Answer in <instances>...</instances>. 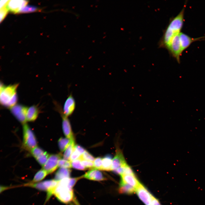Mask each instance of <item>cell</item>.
I'll return each mask as SVG.
<instances>
[{"label": "cell", "instance_id": "32", "mask_svg": "<svg viewBox=\"0 0 205 205\" xmlns=\"http://www.w3.org/2000/svg\"><path fill=\"white\" fill-rule=\"evenodd\" d=\"M81 160L82 164L86 169H91L94 167L93 163L92 161L84 160Z\"/></svg>", "mask_w": 205, "mask_h": 205}, {"label": "cell", "instance_id": "36", "mask_svg": "<svg viewBox=\"0 0 205 205\" xmlns=\"http://www.w3.org/2000/svg\"><path fill=\"white\" fill-rule=\"evenodd\" d=\"M9 0H1L0 9L7 6Z\"/></svg>", "mask_w": 205, "mask_h": 205}, {"label": "cell", "instance_id": "6", "mask_svg": "<svg viewBox=\"0 0 205 205\" xmlns=\"http://www.w3.org/2000/svg\"><path fill=\"white\" fill-rule=\"evenodd\" d=\"M28 107L20 104H16L10 108L11 112L21 123L26 124Z\"/></svg>", "mask_w": 205, "mask_h": 205}, {"label": "cell", "instance_id": "24", "mask_svg": "<svg viewBox=\"0 0 205 205\" xmlns=\"http://www.w3.org/2000/svg\"><path fill=\"white\" fill-rule=\"evenodd\" d=\"M49 154L46 151L36 159L37 161L42 166H43L49 157Z\"/></svg>", "mask_w": 205, "mask_h": 205}, {"label": "cell", "instance_id": "20", "mask_svg": "<svg viewBox=\"0 0 205 205\" xmlns=\"http://www.w3.org/2000/svg\"><path fill=\"white\" fill-rule=\"evenodd\" d=\"M75 145L74 139L71 140L69 146L65 150L63 155V159L69 160L70 156L73 151Z\"/></svg>", "mask_w": 205, "mask_h": 205}, {"label": "cell", "instance_id": "26", "mask_svg": "<svg viewBox=\"0 0 205 205\" xmlns=\"http://www.w3.org/2000/svg\"><path fill=\"white\" fill-rule=\"evenodd\" d=\"M58 166L61 168L69 169L72 167L71 162L69 160L60 159L58 161Z\"/></svg>", "mask_w": 205, "mask_h": 205}, {"label": "cell", "instance_id": "8", "mask_svg": "<svg viewBox=\"0 0 205 205\" xmlns=\"http://www.w3.org/2000/svg\"><path fill=\"white\" fill-rule=\"evenodd\" d=\"M136 192L139 198L145 205H151L153 195L143 185L140 183L136 188Z\"/></svg>", "mask_w": 205, "mask_h": 205}, {"label": "cell", "instance_id": "33", "mask_svg": "<svg viewBox=\"0 0 205 205\" xmlns=\"http://www.w3.org/2000/svg\"><path fill=\"white\" fill-rule=\"evenodd\" d=\"M81 178H82V177L75 178H69L68 184L69 188L70 189H72L73 187L74 186L78 180Z\"/></svg>", "mask_w": 205, "mask_h": 205}, {"label": "cell", "instance_id": "16", "mask_svg": "<svg viewBox=\"0 0 205 205\" xmlns=\"http://www.w3.org/2000/svg\"><path fill=\"white\" fill-rule=\"evenodd\" d=\"M39 114V109L36 106L33 105L28 108L26 114L27 121H33L37 118Z\"/></svg>", "mask_w": 205, "mask_h": 205}, {"label": "cell", "instance_id": "19", "mask_svg": "<svg viewBox=\"0 0 205 205\" xmlns=\"http://www.w3.org/2000/svg\"><path fill=\"white\" fill-rule=\"evenodd\" d=\"M112 159L110 155H107L102 158V170L112 171Z\"/></svg>", "mask_w": 205, "mask_h": 205}, {"label": "cell", "instance_id": "7", "mask_svg": "<svg viewBox=\"0 0 205 205\" xmlns=\"http://www.w3.org/2000/svg\"><path fill=\"white\" fill-rule=\"evenodd\" d=\"M61 157L62 155L60 153L50 155L43 166V169L45 170L48 174L53 173L58 167V161L61 159Z\"/></svg>", "mask_w": 205, "mask_h": 205}, {"label": "cell", "instance_id": "34", "mask_svg": "<svg viewBox=\"0 0 205 205\" xmlns=\"http://www.w3.org/2000/svg\"><path fill=\"white\" fill-rule=\"evenodd\" d=\"M74 148L81 155H82L86 151L83 147L79 145H75Z\"/></svg>", "mask_w": 205, "mask_h": 205}, {"label": "cell", "instance_id": "9", "mask_svg": "<svg viewBox=\"0 0 205 205\" xmlns=\"http://www.w3.org/2000/svg\"><path fill=\"white\" fill-rule=\"evenodd\" d=\"M112 171H114L118 169L123 167L128 164L122 151L119 148L116 149L115 155L112 159Z\"/></svg>", "mask_w": 205, "mask_h": 205}, {"label": "cell", "instance_id": "1", "mask_svg": "<svg viewBox=\"0 0 205 205\" xmlns=\"http://www.w3.org/2000/svg\"><path fill=\"white\" fill-rule=\"evenodd\" d=\"M186 5L175 17L171 18L160 38L158 46L160 48L167 49L173 37L181 32L184 21V15Z\"/></svg>", "mask_w": 205, "mask_h": 205}, {"label": "cell", "instance_id": "31", "mask_svg": "<svg viewBox=\"0 0 205 205\" xmlns=\"http://www.w3.org/2000/svg\"><path fill=\"white\" fill-rule=\"evenodd\" d=\"M9 10L7 6L0 9V22L4 19L7 15Z\"/></svg>", "mask_w": 205, "mask_h": 205}, {"label": "cell", "instance_id": "17", "mask_svg": "<svg viewBox=\"0 0 205 205\" xmlns=\"http://www.w3.org/2000/svg\"><path fill=\"white\" fill-rule=\"evenodd\" d=\"M71 170L69 169L60 168L55 174V179L59 181L63 179L69 178Z\"/></svg>", "mask_w": 205, "mask_h": 205}, {"label": "cell", "instance_id": "11", "mask_svg": "<svg viewBox=\"0 0 205 205\" xmlns=\"http://www.w3.org/2000/svg\"><path fill=\"white\" fill-rule=\"evenodd\" d=\"M59 111L60 112L62 118V126L63 133L66 138L72 140L74 139L72 130L70 122L67 117L65 116L61 109L60 107L58 105L57 106Z\"/></svg>", "mask_w": 205, "mask_h": 205}, {"label": "cell", "instance_id": "4", "mask_svg": "<svg viewBox=\"0 0 205 205\" xmlns=\"http://www.w3.org/2000/svg\"><path fill=\"white\" fill-rule=\"evenodd\" d=\"M23 145L28 150H31L36 147L37 143L34 135L26 123L23 124Z\"/></svg>", "mask_w": 205, "mask_h": 205}, {"label": "cell", "instance_id": "21", "mask_svg": "<svg viewBox=\"0 0 205 205\" xmlns=\"http://www.w3.org/2000/svg\"><path fill=\"white\" fill-rule=\"evenodd\" d=\"M48 174L47 172L44 169L39 171L35 175L31 183L38 182L43 180Z\"/></svg>", "mask_w": 205, "mask_h": 205}, {"label": "cell", "instance_id": "30", "mask_svg": "<svg viewBox=\"0 0 205 205\" xmlns=\"http://www.w3.org/2000/svg\"><path fill=\"white\" fill-rule=\"evenodd\" d=\"M81 155L74 148L70 157L69 161L71 162L79 159Z\"/></svg>", "mask_w": 205, "mask_h": 205}, {"label": "cell", "instance_id": "29", "mask_svg": "<svg viewBox=\"0 0 205 205\" xmlns=\"http://www.w3.org/2000/svg\"><path fill=\"white\" fill-rule=\"evenodd\" d=\"M94 169L102 170V158L101 157H97L95 159L94 162Z\"/></svg>", "mask_w": 205, "mask_h": 205}, {"label": "cell", "instance_id": "10", "mask_svg": "<svg viewBox=\"0 0 205 205\" xmlns=\"http://www.w3.org/2000/svg\"><path fill=\"white\" fill-rule=\"evenodd\" d=\"M180 38L182 52L187 48L193 42L205 40V36L193 38L181 32L179 34Z\"/></svg>", "mask_w": 205, "mask_h": 205}, {"label": "cell", "instance_id": "13", "mask_svg": "<svg viewBox=\"0 0 205 205\" xmlns=\"http://www.w3.org/2000/svg\"><path fill=\"white\" fill-rule=\"evenodd\" d=\"M28 1L26 0H9L7 7L9 11L15 13H19L21 9L26 5Z\"/></svg>", "mask_w": 205, "mask_h": 205}, {"label": "cell", "instance_id": "35", "mask_svg": "<svg viewBox=\"0 0 205 205\" xmlns=\"http://www.w3.org/2000/svg\"><path fill=\"white\" fill-rule=\"evenodd\" d=\"M151 205H161L159 200L155 197L153 196H152Z\"/></svg>", "mask_w": 205, "mask_h": 205}, {"label": "cell", "instance_id": "25", "mask_svg": "<svg viewBox=\"0 0 205 205\" xmlns=\"http://www.w3.org/2000/svg\"><path fill=\"white\" fill-rule=\"evenodd\" d=\"M38 10V8L36 7L31 5H26L22 8L19 13H28L35 12Z\"/></svg>", "mask_w": 205, "mask_h": 205}, {"label": "cell", "instance_id": "23", "mask_svg": "<svg viewBox=\"0 0 205 205\" xmlns=\"http://www.w3.org/2000/svg\"><path fill=\"white\" fill-rule=\"evenodd\" d=\"M71 162V167L74 169L80 170H85L86 169L82 164L79 159Z\"/></svg>", "mask_w": 205, "mask_h": 205}, {"label": "cell", "instance_id": "27", "mask_svg": "<svg viewBox=\"0 0 205 205\" xmlns=\"http://www.w3.org/2000/svg\"><path fill=\"white\" fill-rule=\"evenodd\" d=\"M81 160H84L91 161H94L95 159L94 157L89 152L86 151L79 158Z\"/></svg>", "mask_w": 205, "mask_h": 205}, {"label": "cell", "instance_id": "18", "mask_svg": "<svg viewBox=\"0 0 205 205\" xmlns=\"http://www.w3.org/2000/svg\"><path fill=\"white\" fill-rule=\"evenodd\" d=\"M136 189L133 187L120 181L119 192L121 194H131L136 192Z\"/></svg>", "mask_w": 205, "mask_h": 205}, {"label": "cell", "instance_id": "2", "mask_svg": "<svg viewBox=\"0 0 205 205\" xmlns=\"http://www.w3.org/2000/svg\"><path fill=\"white\" fill-rule=\"evenodd\" d=\"M18 85L15 84L5 86L1 84L0 101L2 106L10 108L16 104L18 100L17 90Z\"/></svg>", "mask_w": 205, "mask_h": 205}, {"label": "cell", "instance_id": "12", "mask_svg": "<svg viewBox=\"0 0 205 205\" xmlns=\"http://www.w3.org/2000/svg\"><path fill=\"white\" fill-rule=\"evenodd\" d=\"M76 102L72 93H70L66 99L63 107V113L66 116L71 115L76 107Z\"/></svg>", "mask_w": 205, "mask_h": 205}, {"label": "cell", "instance_id": "22", "mask_svg": "<svg viewBox=\"0 0 205 205\" xmlns=\"http://www.w3.org/2000/svg\"><path fill=\"white\" fill-rule=\"evenodd\" d=\"M71 140L67 138H60L58 140V145L60 151H65L70 144Z\"/></svg>", "mask_w": 205, "mask_h": 205}, {"label": "cell", "instance_id": "3", "mask_svg": "<svg viewBox=\"0 0 205 205\" xmlns=\"http://www.w3.org/2000/svg\"><path fill=\"white\" fill-rule=\"evenodd\" d=\"M69 178H65L59 181L54 192L59 200L65 204L70 202L74 197L73 190L69 188L68 186Z\"/></svg>", "mask_w": 205, "mask_h": 205}, {"label": "cell", "instance_id": "14", "mask_svg": "<svg viewBox=\"0 0 205 205\" xmlns=\"http://www.w3.org/2000/svg\"><path fill=\"white\" fill-rule=\"evenodd\" d=\"M81 177L90 180L98 181L106 179L101 171L94 168L89 170Z\"/></svg>", "mask_w": 205, "mask_h": 205}, {"label": "cell", "instance_id": "5", "mask_svg": "<svg viewBox=\"0 0 205 205\" xmlns=\"http://www.w3.org/2000/svg\"><path fill=\"white\" fill-rule=\"evenodd\" d=\"M180 33L173 37L167 49L169 54L179 63H180V56L183 53L180 38Z\"/></svg>", "mask_w": 205, "mask_h": 205}, {"label": "cell", "instance_id": "15", "mask_svg": "<svg viewBox=\"0 0 205 205\" xmlns=\"http://www.w3.org/2000/svg\"><path fill=\"white\" fill-rule=\"evenodd\" d=\"M120 176L121 182L129 184L136 189L141 183L139 181L134 173L123 175Z\"/></svg>", "mask_w": 205, "mask_h": 205}, {"label": "cell", "instance_id": "28", "mask_svg": "<svg viewBox=\"0 0 205 205\" xmlns=\"http://www.w3.org/2000/svg\"><path fill=\"white\" fill-rule=\"evenodd\" d=\"M44 152L42 149L38 147H35L31 150L32 155L36 159Z\"/></svg>", "mask_w": 205, "mask_h": 205}]
</instances>
